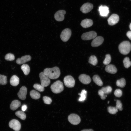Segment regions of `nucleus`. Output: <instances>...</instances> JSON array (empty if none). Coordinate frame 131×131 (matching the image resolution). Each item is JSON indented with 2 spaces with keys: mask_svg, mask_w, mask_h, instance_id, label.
<instances>
[{
  "mask_svg": "<svg viewBox=\"0 0 131 131\" xmlns=\"http://www.w3.org/2000/svg\"><path fill=\"white\" fill-rule=\"evenodd\" d=\"M43 72L50 79H55L58 78L60 74V70L57 66L51 68H47L45 69Z\"/></svg>",
  "mask_w": 131,
  "mask_h": 131,
  "instance_id": "nucleus-1",
  "label": "nucleus"
},
{
  "mask_svg": "<svg viewBox=\"0 0 131 131\" xmlns=\"http://www.w3.org/2000/svg\"><path fill=\"white\" fill-rule=\"evenodd\" d=\"M119 49L120 53L123 55L128 54L131 49V44L128 41H124L120 43L119 46Z\"/></svg>",
  "mask_w": 131,
  "mask_h": 131,
  "instance_id": "nucleus-2",
  "label": "nucleus"
},
{
  "mask_svg": "<svg viewBox=\"0 0 131 131\" xmlns=\"http://www.w3.org/2000/svg\"><path fill=\"white\" fill-rule=\"evenodd\" d=\"M50 88L53 93L56 94L59 93L64 90L63 83L59 80L57 81L51 85Z\"/></svg>",
  "mask_w": 131,
  "mask_h": 131,
  "instance_id": "nucleus-3",
  "label": "nucleus"
},
{
  "mask_svg": "<svg viewBox=\"0 0 131 131\" xmlns=\"http://www.w3.org/2000/svg\"><path fill=\"white\" fill-rule=\"evenodd\" d=\"M41 85L44 87L48 86L50 84V78L47 76L43 72H41L39 74Z\"/></svg>",
  "mask_w": 131,
  "mask_h": 131,
  "instance_id": "nucleus-4",
  "label": "nucleus"
},
{
  "mask_svg": "<svg viewBox=\"0 0 131 131\" xmlns=\"http://www.w3.org/2000/svg\"><path fill=\"white\" fill-rule=\"evenodd\" d=\"M71 31L69 28H66L63 30L61 32L60 37L62 40L66 42L68 41L71 35Z\"/></svg>",
  "mask_w": 131,
  "mask_h": 131,
  "instance_id": "nucleus-5",
  "label": "nucleus"
},
{
  "mask_svg": "<svg viewBox=\"0 0 131 131\" xmlns=\"http://www.w3.org/2000/svg\"><path fill=\"white\" fill-rule=\"evenodd\" d=\"M69 121L72 124L77 125L81 122V119L78 115L74 114H72L69 115L68 117Z\"/></svg>",
  "mask_w": 131,
  "mask_h": 131,
  "instance_id": "nucleus-6",
  "label": "nucleus"
},
{
  "mask_svg": "<svg viewBox=\"0 0 131 131\" xmlns=\"http://www.w3.org/2000/svg\"><path fill=\"white\" fill-rule=\"evenodd\" d=\"M64 82L65 86L68 88L73 87L75 85V81L72 76L67 75L65 76L64 79Z\"/></svg>",
  "mask_w": 131,
  "mask_h": 131,
  "instance_id": "nucleus-7",
  "label": "nucleus"
},
{
  "mask_svg": "<svg viewBox=\"0 0 131 131\" xmlns=\"http://www.w3.org/2000/svg\"><path fill=\"white\" fill-rule=\"evenodd\" d=\"M97 36L96 33L91 31L83 33L81 36V38L83 40H88L94 39Z\"/></svg>",
  "mask_w": 131,
  "mask_h": 131,
  "instance_id": "nucleus-8",
  "label": "nucleus"
},
{
  "mask_svg": "<svg viewBox=\"0 0 131 131\" xmlns=\"http://www.w3.org/2000/svg\"><path fill=\"white\" fill-rule=\"evenodd\" d=\"M9 127L15 131H19L21 128V124L18 120L13 119L10 121L9 123Z\"/></svg>",
  "mask_w": 131,
  "mask_h": 131,
  "instance_id": "nucleus-9",
  "label": "nucleus"
},
{
  "mask_svg": "<svg viewBox=\"0 0 131 131\" xmlns=\"http://www.w3.org/2000/svg\"><path fill=\"white\" fill-rule=\"evenodd\" d=\"M119 17L118 15L116 14H112L107 19L108 24L110 25H113L118 22Z\"/></svg>",
  "mask_w": 131,
  "mask_h": 131,
  "instance_id": "nucleus-10",
  "label": "nucleus"
},
{
  "mask_svg": "<svg viewBox=\"0 0 131 131\" xmlns=\"http://www.w3.org/2000/svg\"><path fill=\"white\" fill-rule=\"evenodd\" d=\"M93 5L90 3L83 4L80 8V10L84 13H87L90 11L93 8Z\"/></svg>",
  "mask_w": 131,
  "mask_h": 131,
  "instance_id": "nucleus-11",
  "label": "nucleus"
},
{
  "mask_svg": "<svg viewBox=\"0 0 131 131\" xmlns=\"http://www.w3.org/2000/svg\"><path fill=\"white\" fill-rule=\"evenodd\" d=\"M98 10L100 16L104 17L107 16L109 12V8L106 6L100 5L99 7Z\"/></svg>",
  "mask_w": 131,
  "mask_h": 131,
  "instance_id": "nucleus-12",
  "label": "nucleus"
},
{
  "mask_svg": "<svg viewBox=\"0 0 131 131\" xmlns=\"http://www.w3.org/2000/svg\"><path fill=\"white\" fill-rule=\"evenodd\" d=\"M66 13V11L64 10H58L54 14V17L55 19L58 21H63L64 19V15Z\"/></svg>",
  "mask_w": 131,
  "mask_h": 131,
  "instance_id": "nucleus-13",
  "label": "nucleus"
},
{
  "mask_svg": "<svg viewBox=\"0 0 131 131\" xmlns=\"http://www.w3.org/2000/svg\"><path fill=\"white\" fill-rule=\"evenodd\" d=\"M104 41L103 38L102 36H98L94 39L91 43V46L93 47H97L103 43Z\"/></svg>",
  "mask_w": 131,
  "mask_h": 131,
  "instance_id": "nucleus-14",
  "label": "nucleus"
},
{
  "mask_svg": "<svg viewBox=\"0 0 131 131\" xmlns=\"http://www.w3.org/2000/svg\"><path fill=\"white\" fill-rule=\"evenodd\" d=\"M79 79L82 83L85 84H89L91 81L90 76L85 74L80 75L79 77Z\"/></svg>",
  "mask_w": 131,
  "mask_h": 131,
  "instance_id": "nucleus-15",
  "label": "nucleus"
},
{
  "mask_svg": "<svg viewBox=\"0 0 131 131\" xmlns=\"http://www.w3.org/2000/svg\"><path fill=\"white\" fill-rule=\"evenodd\" d=\"M27 89L25 86H22L20 89L17 93V95L19 98L22 100H25L26 98Z\"/></svg>",
  "mask_w": 131,
  "mask_h": 131,
  "instance_id": "nucleus-16",
  "label": "nucleus"
},
{
  "mask_svg": "<svg viewBox=\"0 0 131 131\" xmlns=\"http://www.w3.org/2000/svg\"><path fill=\"white\" fill-rule=\"evenodd\" d=\"M31 59V57L30 56L26 55L20 58L17 59L16 61V63L19 65L24 64L26 62L30 61Z\"/></svg>",
  "mask_w": 131,
  "mask_h": 131,
  "instance_id": "nucleus-17",
  "label": "nucleus"
},
{
  "mask_svg": "<svg viewBox=\"0 0 131 131\" xmlns=\"http://www.w3.org/2000/svg\"><path fill=\"white\" fill-rule=\"evenodd\" d=\"M93 24L92 20L90 19H86L82 21L81 25L83 28H86L91 26Z\"/></svg>",
  "mask_w": 131,
  "mask_h": 131,
  "instance_id": "nucleus-18",
  "label": "nucleus"
},
{
  "mask_svg": "<svg viewBox=\"0 0 131 131\" xmlns=\"http://www.w3.org/2000/svg\"><path fill=\"white\" fill-rule=\"evenodd\" d=\"M105 70L107 72L111 74H115L117 71L116 67L112 64L107 65L105 67Z\"/></svg>",
  "mask_w": 131,
  "mask_h": 131,
  "instance_id": "nucleus-19",
  "label": "nucleus"
},
{
  "mask_svg": "<svg viewBox=\"0 0 131 131\" xmlns=\"http://www.w3.org/2000/svg\"><path fill=\"white\" fill-rule=\"evenodd\" d=\"M21 105V103L18 100H15L12 101L10 106V109L15 110L19 107Z\"/></svg>",
  "mask_w": 131,
  "mask_h": 131,
  "instance_id": "nucleus-20",
  "label": "nucleus"
},
{
  "mask_svg": "<svg viewBox=\"0 0 131 131\" xmlns=\"http://www.w3.org/2000/svg\"><path fill=\"white\" fill-rule=\"evenodd\" d=\"M19 80L18 77L16 75H13L11 78L10 82V84L12 86H16L19 83Z\"/></svg>",
  "mask_w": 131,
  "mask_h": 131,
  "instance_id": "nucleus-21",
  "label": "nucleus"
},
{
  "mask_svg": "<svg viewBox=\"0 0 131 131\" xmlns=\"http://www.w3.org/2000/svg\"><path fill=\"white\" fill-rule=\"evenodd\" d=\"M94 82L97 85L99 86H102L103 85V82L99 76L95 75L93 76L92 78Z\"/></svg>",
  "mask_w": 131,
  "mask_h": 131,
  "instance_id": "nucleus-22",
  "label": "nucleus"
},
{
  "mask_svg": "<svg viewBox=\"0 0 131 131\" xmlns=\"http://www.w3.org/2000/svg\"><path fill=\"white\" fill-rule=\"evenodd\" d=\"M30 95L32 98L35 99H39L41 96L40 94L34 90H32L30 91Z\"/></svg>",
  "mask_w": 131,
  "mask_h": 131,
  "instance_id": "nucleus-23",
  "label": "nucleus"
},
{
  "mask_svg": "<svg viewBox=\"0 0 131 131\" xmlns=\"http://www.w3.org/2000/svg\"><path fill=\"white\" fill-rule=\"evenodd\" d=\"M87 91L85 90H82L81 93L78 94V95L80 96L78 99V101L80 102H83L86 99Z\"/></svg>",
  "mask_w": 131,
  "mask_h": 131,
  "instance_id": "nucleus-24",
  "label": "nucleus"
},
{
  "mask_svg": "<svg viewBox=\"0 0 131 131\" xmlns=\"http://www.w3.org/2000/svg\"><path fill=\"white\" fill-rule=\"evenodd\" d=\"M21 69L24 74L27 75L30 73V69L29 66L27 64H23L21 66Z\"/></svg>",
  "mask_w": 131,
  "mask_h": 131,
  "instance_id": "nucleus-25",
  "label": "nucleus"
},
{
  "mask_svg": "<svg viewBox=\"0 0 131 131\" xmlns=\"http://www.w3.org/2000/svg\"><path fill=\"white\" fill-rule=\"evenodd\" d=\"M89 63L93 65H96L98 63V60L96 57L94 55L91 56L89 58Z\"/></svg>",
  "mask_w": 131,
  "mask_h": 131,
  "instance_id": "nucleus-26",
  "label": "nucleus"
},
{
  "mask_svg": "<svg viewBox=\"0 0 131 131\" xmlns=\"http://www.w3.org/2000/svg\"><path fill=\"white\" fill-rule=\"evenodd\" d=\"M126 85V81L125 79L122 78L118 80L116 82V85L118 87L123 88Z\"/></svg>",
  "mask_w": 131,
  "mask_h": 131,
  "instance_id": "nucleus-27",
  "label": "nucleus"
},
{
  "mask_svg": "<svg viewBox=\"0 0 131 131\" xmlns=\"http://www.w3.org/2000/svg\"><path fill=\"white\" fill-rule=\"evenodd\" d=\"M15 115L22 120H24L26 119V115L23 111H16L15 113Z\"/></svg>",
  "mask_w": 131,
  "mask_h": 131,
  "instance_id": "nucleus-28",
  "label": "nucleus"
},
{
  "mask_svg": "<svg viewBox=\"0 0 131 131\" xmlns=\"http://www.w3.org/2000/svg\"><path fill=\"white\" fill-rule=\"evenodd\" d=\"M123 62L124 66L126 68H129L131 65V62L128 57H126L124 59Z\"/></svg>",
  "mask_w": 131,
  "mask_h": 131,
  "instance_id": "nucleus-29",
  "label": "nucleus"
},
{
  "mask_svg": "<svg viewBox=\"0 0 131 131\" xmlns=\"http://www.w3.org/2000/svg\"><path fill=\"white\" fill-rule=\"evenodd\" d=\"M101 90L103 91L105 95L109 94L112 92V89L109 86H108L106 87L102 88Z\"/></svg>",
  "mask_w": 131,
  "mask_h": 131,
  "instance_id": "nucleus-30",
  "label": "nucleus"
},
{
  "mask_svg": "<svg viewBox=\"0 0 131 131\" xmlns=\"http://www.w3.org/2000/svg\"><path fill=\"white\" fill-rule=\"evenodd\" d=\"M7 82V77L4 75L0 74V85H4Z\"/></svg>",
  "mask_w": 131,
  "mask_h": 131,
  "instance_id": "nucleus-31",
  "label": "nucleus"
},
{
  "mask_svg": "<svg viewBox=\"0 0 131 131\" xmlns=\"http://www.w3.org/2000/svg\"><path fill=\"white\" fill-rule=\"evenodd\" d=\"M108 112L110 114H115L118 111V109L115 107L109 106L107 108Z\"/></svg>",
  "mask_w": 131,
  "mask_h": 131,
  "instance_id": "nucleus-32",
  "label": "nucleus"
},
{
  "mask_svg": "<svg viewBox=\"0 0 131 131\" xmlns=\"http://www.w3.org/2000/svg\"><path fill=\"white\" fill-rule=\"evenodd\" d=\"M111 61V57L110 55L108 54H106L105 56V58L103 61V63L105 65H108Z\"/></svg>",
  "mask_w": 131,
  "mask_h": 131,
  "instance_id": "nucleus-33",
  "label": "nucleus"
},
{
  "mask_svg": "<svg viewBox=\"0 0 131 131\" xmlns=\"http://www.w3.org/2000/svg\"><path fill=\"white\" fill-rule=\"evenodd\" d=\"M33 87L35 89L40 92H43L44 90V87L41 84H35L33 85Z\"/></svg>",
  "mask_w": 131,
  "mask_h": 131,
  "instance_id": "nucleus-34",
  "label": "nucleus"
},
{
  "mask_svg": "<svg viewBox=\"0 0 131 131\" xmlns=\"http://www.w3.org/2000/svg\"><path fill=\"white\" fill-rule=\"evenodd\" d=\"M5 58L7 60L11 61L15 59V57L13 54L8 53L5 55Z\"/></svg>",
  "mask_w": 131,
  "mask_h": 131,
  "instance_id": "nucleus-35",
  "label": "nucleus"
},
{
  "mask_svg": "<svg viewBox=\"0 0 131 131\" xmlns=\"http://www.w3.org/2000/svg\"><path fill=\"white\" fill-rule=\"evenodd\" d=\"M43 99L44 103L45 104H51L52 101L51 98L47 96H44Z\"/></svg>",
  "mask_w": 131,
  "mask_h": 131,
  "instance_id": "nucleus-36",
  "label": "nucleus"
},
{
  "mask_svg": "<svg viewBox=\"0 0 131 131\" xmlns=\"http://www.w3.org/2000/svg\"><path fill=\"white\" fill-rule=\"evenodd\" d=\"M115 107L118 109H119L120 111H121L123 110L122 104L120 100H117Z\"/></svg>",
  "mask_w": 131,
  "mask_h": 131,
  "instance_id": "nucleus-37",
  "label": "nucleus"
},
{
  "mask_svg": "<svg viewBox=\"0 0 131 131\" xmlns=\"http://www.w3.org/2000/svg\"><path fill=\"white\" fill-rule=\"evenodd\" d=\"M114 94L116 97H119L122 96V92L121 90L119 89H117L115 91Z\"/></svg>",
  "mask_w": 131,
  "mask_h": 131,
  "instance_id": "nucleus-38",
  "label": "nucleus"
},
{
  "mask_svg": "<svg viewBox=\"0 0 131 131\" xmlns=\"http://www.w3.org/2000/svg\"><path fill=\"white\" fill-rule=\"evenodd\" d=\"M98 94L100 96L102 100L105 99L107 97L106 95H105L103 91L101 89L98 91Z\"/></svg>",
  "mask_w": 131,
  "mask_h": 131,
  "instance_id": "nucleus-39",
  "label": "nucleus"
},
{
  "mask_svg": "<svg viewBox=\"0 0 131 131\" xmlns=\"http://www.w3.org/2000/svg\"><path fill=\"white\" fill-rule=\"evenodd\" d=\"M126 35L129 39L131 40V31H128Z\"/></svg>",
  "mask_w": 131,
  "mask_h": 131,
  "instance_id": "nucleus-40",
  "label": "nucleus"
},
{
  "mask_svg": "<svg viewBox=\"0 0 131 131\" xmlns=\"http://www.w3.org/2000/svg\"><path fill=\"white\" fill-rule=\"evenodd\" d=\"M22 110L23 111H25L27 109V106L25 105H23L22 107Z\"/></svg>",
  "mask_w": 131,
  "mask_h": 131,
  "instance_id": "nucleus-41",
  "label": "nucleus"
},
{
  "mask_svg": "<svg viewBox=\"0 0 131 131\" xmlns=\"http://www.w3.org/2000/svg\"><path fill=\"white\" fill-rule=\"evenodd\" d=\"M81 131H94L92 129H84Z\"/></svg>",
  "mask_w": 131,
  "mask_h": 131,
  "instance_id": "nucleus-42",
  "label": "nucleus"
},
{
  "mask_svg": "<svg viewBox=\"0 0 131 131\" xmlns=\"http://www.w3.org/2000/svg\"><path fill=\"white\" fill-rule=\"evenodd\" d=\"M129 27L130 30L131 31V23L130 24V25Z\"/></svg>",
  "mask_w": 131,
  "mask_h": 131,
  "instance_id": "nucleus-43",
  "label": "nucleus"
},
{
  "mask_svg": "<svg viewBox=\"0 0 131 131\" xmlns=\"http://www.w3.org/2000/svg\"><path fill=\"white\" fill-rule=\"evenodd\" d=\"M109 101H108V104L109 103Z\"/></svg>",
  "mask_w": 131,
  "mask_h": 131,
  "instance_id": "nucleus-44",
  "label": "nucleus"
},
{
  "mask_svg": "<svg viewBox=\"0 0 131 131\" xmlns=\"http://www.w3.org/2000/svg\"></svg>",
  "mask_w": 131,
  "mask_h": 131,
  "instance_id": "nucleus-45",
  "label": "nucleus"
}]
</instances>
